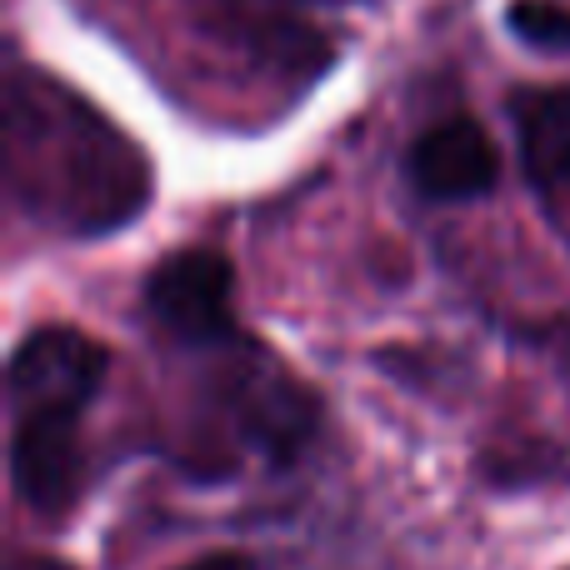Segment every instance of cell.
Masks as SVG:
<instances>
[{"label":"cell","mask_w":570,"mask_h":570,"mask_svg":"<svg viewBox=\"0 0 570 570\" xmlns=\"http://www.w3.org/2000/svg\"><path fill=\"white\" fill-rule=\"evenodd\" d=\"M501 146L471 116H445L405 146V180L431 206H471L501 186Z\"/></svg>","instance_id":"obj_4"},{"label":"cell","mask_w":570,"mask_h":570,"mask_svg":"<svg viewBox=\"0 0 570 570\" xmlns=\"http://www.w3.org/2000/svg\"><path fill=\"white\" fill-rule=\"evenodd\" d=\"M6 196L36 226L96 240L150 206V166L120 126L50 70L6 76Z\"/></svg>","instance_id":"obj_1"},{"label":"cell","mask_w":570,"mask_h":570,"mask_svg":"<svg viewBox=\"0 0 570 570\" xmlns=\"http://www.w3.org/2000/svg\"><path fill=\"white\" fill-rule=\"evenodd\" d=\"M176 570H261V561L250 551H236V546H220V551H206L196 561L176 566Z\"/></svg>","instance_id":"obj_7"},{"label":"cell","mask_w":570,"mask_h":570,"mask_svg":"<svg viewBox=\"0 0 570 570\" xmlns=\"http://www.w3.org/2000/svg\"><path fill=\"white\" fill-rule=\"evenodd\" d=\"M140 311L186 351H236L250 341L236 311V266L216 246H176L140 281Z\"/></svg>","instance_id":"obj_3"},{"label":"cell","mask_w":570,"mask_h":570,"mask_svg":"<svg viewBox=\"0 0 570 570\" xmlns=\"http://www.w3.org/2000/svg\"><path fill=\"white\" fill-rule=\"evenodd\" d=\"M110 381V345L96 331L50 321L16 341L6 361V455L10 495L36 521L56 525L76 511L86 485L80 425Z\"/></svg>","instance_id":"obj_2"},{"label":"cell","mask_w":570,"mask_h":570,"mask_svg":"<svg viewBox=\"0 0 570 570\" xmlns=\"http://www.w3.org/2000/svg\"><path fill=\"white\" fill-rule=\"evenodd\" d=\"M505 26L515 40L535 50H570V6H561V0H511Z\"/></svg>","instance_id":"obj_6"},{"label":"cell","mask_w":570,"mask_h":570,"mask_svg":"<svg viewBox=\"0 0 570 570\" xmlns=\"http://www.w3.org/2000/svg\"><path fill=\"white\" fill-rule=\"evenodd\" d=\"M511 126L521 150V176L551 206L570 190V86L511 90Z\"/></svg>","instance_id":"obj_5"},{"label":"cell","mask_w":570,"mask_h":570,"mask_svg":"<svg viewBox=\"0 0 570 570\" xmlns=\"http://www.w3.org/2000/svg\"><path fill=\"white\" fill-rule=\"evenodd\" d=\"M301 6H361V0H301Z\"/></svg>","instance_id":"obj_9"},{"label":"cell","mask_w":570,"mask_h":570,"mask_svg":"<svg viewBox=\"0 0 570 570\" xmlns=\"http://www.w3.org/2000/svg\"><path fill=\"white\" fill-rule=\"evenodd\" d=\"M6 570H80V566H70L66 556H50V551H16Z\"/></svg>","instance_id":"obj_8"}]
</instances>
